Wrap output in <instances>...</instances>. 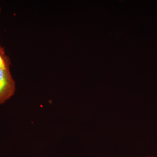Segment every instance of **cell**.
Segmentation results:
<instances>
[{
	"label": "cell",
	"instance_id": "1",
	"mask_svg": "<svg viewBox=\"0 0 157 157\" xmlns=\"http://www.w3.org/2000/svg\"><path fill=\"white\" fill-rule=\"evenodd\" d=\"M15 91V82L10 69L0 68V105L13 97Z\"/></svg>",
	"mask_w": 157,
	"mask_h": 157
},
{
	"label": "cell",
	"instance_id": "2",
	"mask_svg": "<svg viewBox=\"0 0 157 157\" xmlns=\"http://www.w3.org/2000/svg\"><path fill=\"white\" fill-rule=\"evenodd\" d=\"M11 61L9 57L6 54L4 48L0 45V68L10 69Z\"/></svg>",
	"mask_w": 157,
	"mask_h": 157
},
{
	"label": "cell",
	"instance_id": "3",
	"mask_svg": "<svg viewBox=\"0 0 157 157\" xmlns=\"http://www.w3.org/2000/svg\"><path fill=\"white\" fill-rule=\"evenodd\" d=\"M145 157H155V156H146Z\"/></svg>",
	"mask_w": 157,
	"mask_h": 157
},
{
	"label": "cell",
	"instance_id": "4",
	"mask_svg": "<svg viewBox=\"0 0 157 157\" xmlns=\"http://www.w3.org/2000/svg\"><path fill=\"white\" fill-rule=\"evenodd\" d=\"M1 7H0V14H1Z\"/></svg>",
	"mask_w": 157,
	"mask_h": 157
}]
</instances>
